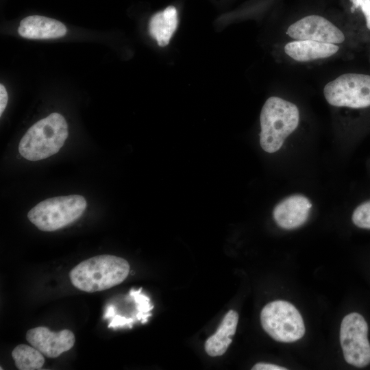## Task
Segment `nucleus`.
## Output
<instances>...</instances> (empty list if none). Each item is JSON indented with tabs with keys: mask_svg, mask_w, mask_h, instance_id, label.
Listing matches in <instances>:
<instances>
[{
	"mask_svg": "<svg viewBox=\"0 0 370 370\" xmlns=\"http://www.w3.org/2000/svg\"><path fill=\"white\" fill-rule=\"evenodd\" d=\"M129 273L130 264L125 259L105 254L79 263L70 271L69 278L77 289L94 293L120 284Z\"/></svg>",
	"mask_w": 370,
	"mask_h": 370,
	"instance_id": "f257e3e1",
	"label": "nucleus"
},
{
	"mask_svg": "<svg viewBox=\"0 0 370 370\" xmlns=\"http://www.w3.org/2000/svg\"><path fill=\"white\" fill-rule=\"evenodd\" d=\"M260 143L268 153L278 151L284 140L299 124V112L293 103L278 97H271L260 113Z\"/></svg>",
	"mask_w": 370,
	"mask_h": 370,
	"instance_id": "f03ea898",
	"label": "nucleus"
},
{
	"mask_svg": "<svg viewBox=\"0 0 370 370\" xmlns=\"http://www.w3.org/2000/svg\"><path fill=\"white\" fill-rule=\"evenodd\" d=\"M68 134L67 123L63 116L51 113L28 129L19 143L18 151L30 161L45 159L59 151Z\"/></svg>",
	"mask_w": 370,
	"mask_h": 370,
	"instance_id": "7ed1b4c3",
	"label": "nucleus"
},
{
	"mask_svg": "<svg viewBox=\"0 0 370 370\" xmlns=\"http://www.w3.org/2000/svg\"><path fill=\"white\" fill-rule=\"evenodd\" d=\"M86 206L85 198L79 195L52 197L32 208L27 218L40 230L53 232L79 219Z\"/></svg>",
	"mask_w": 370,
	"mask_h": 370,
	"instance_id": "20e7f679",
	"label": "nucleus"
},
{
	"mask_svg": "<svg viewBox=\"0 0 370 370\" xmlns=\"http://www.w3.org/2000/svg\"><path fill=\"white\" fill-rule=\"evenodd\" d=\"M260 321L264 330L279 342H295L305 334L301 315L286 301L276 300L267 304L260 312Z\"/></svg>",
	"mask_w": 370,
	"mask_h": 370,
	"instance_id": "39448f33",
	"label": "nucleus"
},
{
	"mask_svg": "<svg viewBox=\"0 0 370 370\" xmlns=\"http://www.w3.org/2000/svg\"><path fill=\"white\" fill-rule=\"evenodd\" d=\"M328 103L336 107L362 108L370 106V75L345 73L323 88Z\"/></svg>",
	"mask_w": 370,
	"mask_h": 370,
	"instance_id": "423d86ee",
	"label": "nucleus"
},
{
	"mask_svg": "<svg viewBox=\"0 0 370 370\" xmlns=\"http://www.w3.org/2000/svg\"><path fill=\"white\" fill-rule=\"evenodd\" d=\"M368 325L363 317L352 312L342 320L340 343L346 362L357 367L370 363V343L367 338Z\"/></svg>",
	"mask_w": 370,
	"mask_h": 370,
	"instance_id": "0eeeda50",
	"label": "nucleus"
},
{
	"mask_svg": "<svg viewBox=\"0 0 370 370\" xmlns=\"http://www.w3.org/2000/svg\"><path fill=\"white\" fill-rule=\"evenodd\" d=\"M286 34L295 40H308L332 44L345 40L343 33L333 23L319 15H309L291 24Z\"/></svg>",
	"mask_w": 370,
	"mask_h": 370,
	"instance_id": "6e6552de",
	"label": "nucleus"
},
{
	"mask_svg": "<svg viewBox=\"0 0 370 370\" xmlns=\"http://www.w3.org/2000/svg\"><path fill=\"white\" fill-rule=\"evenodd\" d=\"M25 337L32 346L50 358H57L70 350L75 341L74 334L69 330L52 332L44 326L29 330Z\"/></svg>",
	"mask_w": 370,
	"mask_h": 370,
	"instance_id": "1a4fd4ad",
	"label": "nucleus"
},
{
	"mask_svg": "<svg viewBox=\"0 0 370 370\" xmlns=\"http://www.w3.org/2000/svg\"><path fill=\"white\" fill-rule=\"evenodd\" d=\"M311 207L312 204L305 196L291 195L275 207L273 219L278 225L283 229H295L307 221Z\"/></svg>",
	"mask_w": 370,
	"mask_h": 370,
	"instance_id": "9d476101",
	"label": "nucleus"
},
{
	"mask_svg": "<svg viewBox=\"0 0 370 370\" xmlns=\"http://www.w3.org/2000/svg\"><path fill=\"white\" fill-rule=\"evenodd\" d=\"M18 32L20 36L26 38L50 39L64 36L66 27L56 19L33 15L21 21Z\"/></svg>",
	"mask_w": 370,
	"mask_h": 370,
	"instance_id": "9b49d317",
	"label": "nucleus"
},
{
	"mask_svg": "<svg viewBox=\"0 0 370 370\" xmlns=\"http://www.w3.org/2000/svg\"><path fill=\"white\" fill-rule=\"evenodd\" d=\"M339 50L336 44L301 40L288 42L284 52L298 62H308L330 57Z\"/></svg>",
	"mask_w": 370,
	"mask_h": 370,
	"instance_id": "f8f14e48",
	"label": "nucleus"
},
{
	"mask_svg": "<svg viewBox=\"0 0 370 370\" xmlns=\"http://www.w3.org/2000/svg\"><path fill=\"white\" fill-rule=\"evenodd\" d=\"M238 321V314L233 310L224 316L216 332L205 343V351L210 356H220L225 354L232 341Z\"/></svg>",
	"mask_w": 370,
	"mask_h": 370,
	"instance_id": "ddd939ff",
	"label": "nucleus"
},
{
	"mask_svg": "<svg viewBox=\"0 0 370 370\" xmlns=\"http://www.w3.org/2000/svg\"><path fill=\"white\" fill-rule=\"evenodd\" d=\"M177 11L174 6H168L163 11L154 14L149 22V33L159 46L165 47L177 29Z\"/></svg>",
	"mask_w": 370,
	"mask_h": 370,
	"instance_id": "4468645a",
	"label": "nucleus"
},
{
	"mask_svg": "<svg viewBox=\"0 0 370 370\" xmlns=\"http://www.w3.org/2000/svg\"><path fill=\"white\" fill-rule=\"evenodd\" d=\"M44 355L33 346L25 344L17 345L12 352V356L19 370H38L45 364Z\"/></svg>",
	"mask_w": 370,
	"mask_h": 370,
	"instance_id": "2eb2a0df",
	"label": "nucleus"
},
{
	"mask_svg": "<svg viewBox=\"0 0 370 370\" xmlns=\"http://www.w3.org/2000/svg\"><path fill=\"white\" fill-rule=\"evenodd\" d=\"M352 219L356 226L370 229V201L358 206L354 210Z\"/></svg>",
	"mask_w": 370,
	"mask_h": 370,
	"instance_id": "dca6fc26",
	"label": "nucleus"
},
{
	"mask_svg": "<svg viewBox=\"0 0 370 370\" xmlns=\"http://www.w3.org/2000/svg\"><path fill=\"white\" fill-rule=\"evenodd\" d=\"M130 295L134 298L137 304L138 313L136 317L138 319H143L144 320L143 323H144L146 321V318L148 316L144 314V313H147L153 308L149 304V299L146 296L140 294V289H139L138 291L132 290Z\"/></svg>",
	"mask_w": 370,
	"mask_h": 370,
	"instance_id": "f3484780",
	"label": "nucleus"
},
{
	"mask_svg": "<svg viewBox=\"0 0 370 370\" xmlns=\"http://www.w3.org/2000/svg\"><path fill=\"white\" fill-rule=\"evenodd\" d=\"M352 3L351 12L360 8L365 17L367 27L370 29V0H350Z\"/></svg>",
	"mask_w": 370,
	"mask_h": 370,
	"instance_id": "a211bd4d",
	"label": "nucleus"
},
{
	"mask_svg": "<svg viewBox=\"0 0 370 370\" xmlns=\"http://www.w3.org/2000/svg\"><path fill=\"white\" fill-rule=\"evenodd\" d=\"M133 322V319L131 318H127L121 315H115L110 323L108 325V327H117L123 325H130Z\"/></svg>",
	"mask_w": 370,
	"mask_h": 370,
	"instance_id": "6ab92c4d",
	"label": "nucleus"
},
{
	"mask_svg": "<svg viewBox=\"0 0 370 370\" xmlns=\"http://www.w3.org/2000/svg\"><path fill=\"white\" fill-rule=\"evenodd\" d=\"M252 370H286L287 369L274 364L258 362L254 365Z\"/></svg>",
	"mask_w": 370,
	"mask_h": 370,
	"instance_id": "aec40b11",
	"label": "nucleus"
},
{
	"mask_svg": "<svg viewBox=\"0 0 370 370\" xmlns=\"http://www.w3.org/2000/svg\"><path fill=\"white\" fill-rule=\"evenodd\" d=\"M8 103V93L3 84L0 85V115L2 114Z\"/></svg>",
	"mask_w": 370,
	"mask_h": 370,
	"instance_id": "412c9836",
	"label": "nucleus"
},
{
	"mask_svg": "<svg viewBox=\"0 0 370 370\" xmlns=\"http://www.w3.org/2000/svg\"><path fill=\"white\" fill-rule=\"evenodd\" d=\"M114 315V308L112 306H110L108 308L106 314L104 316V318H110L112 317Z\"/></svg>",
	"mask_w": 370,
	"mask_h": 370,
	"instance_id": "4be33fe9",
	"label": "nucleus"
}]
</instances>
